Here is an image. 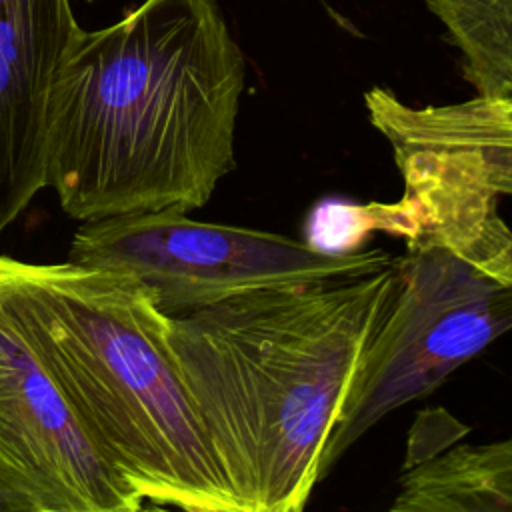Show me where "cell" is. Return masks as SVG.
I'll return each instance as SVG.
<instances>
[{"instance_id": "6da1fadb", "label": "cell", "mask_w": 512, "mask_h": 512, "mask_svg": "<svg viewBox=\"0 0 512 512\" xmlns=\"http://www.w3.org/2000/svg\"><path fill=\"white\" fill-rule=\"evenodd\" d=\"M246 62L216 0H142L84 30L48 96L46 186L92 222L202 208L236 166Z\"/></svg>"}, {"instance_id": "7a4b0ae2", "label": "cell", "mask_w": 512, "mask_h": 512, "mask_svg": "<svg viewBox=\"0 0 512 512\" xmlns=\"http://www.w3.org/2000/svg\"><path fill=\"white\" fill-rule=\"evenodd\" d=\"M398 284L372 270L170 316L168 344L240 512H298Z\"/></svg>"}, {"instance_id": "3957f363", "label": "cell", "mask_w": 512, "mask_h": 512, "mask_svg": "<svg viewBox=\"0 0 512 512\" xmlns=\"http://www.w3.org/2000/svg\"><path fill=\"white\" fill-rule=\"evenodd\" d=\"M0 308L146 506L240 512L172 356L170 316L146 284L116 268L0 254Z\"/></svg>"}, {"instance_id": "277c9868", "label": "cell", "mask_w": 512, "mask_h": 512, "mask_svg": "<svg viewBox=\"0 0 512 512\" xmlns=\"http://www.w3.org/2000/svg\"><path fill=\"white\" fill-rule=\"evenodd\" d=\"M398 172V200L350 206L360 238L384 230L406 248L394 256L398 284L326 444L324 474L386 414L512 330V226L498 198L438 172Z\"/></svg>"}, {"instance_id": "5b68a950", "label": "cell", "mask_w": 512, "mask_h": 512, "mask_svg": "<svg viewBox=\"0 0 512 512\" xmlns=\"http://www.w3.org/2000/svg\"><path fill=\"white\" fill-rule=\"evenodd\" d=\"M66 260L130 272L152 290L164 314L178 316L262 288L372 270L392 254L382 248L326 250L162 210L80 222Z\"/></svg>"}, {"instance_id": "8992f818", "label": "cell", "mask_w": 512, "mask_h": 512, "mask_svg": "<svg viewBox=\"0 0 512 512\" xmlns=\"http://www.w3.org/2000/svg\"><path fill=\"white\" fill-rule=\"evenodd\" d=\"M0 498L10 512H136L144 498L100 456L0 308Z\"/></svg>"}, {"instance_id": "52a82bcc", "label": "cell", "mask_w": 512, "mask_h": 512, "mask_svg": "<svg viewBox=\"0 0 512 512\" xmlns=\"http://www.w3.org/2000/svg\"><path fill=\"white\" fill-rule=\"evenodd\" d=\"M78 32L70 0H0V234L46 188L50 86Z\"/></svg>"}, {"instance_id": "ba28073f", "label": "cell", "mask_w": 512, "mask_h": 512, "mask_svg": "<svg viewBox=\"0 0 512 512\" xmlns=\"http://www.w3.org/2000/svg\"><path fill=\"white\" fill-rule=\"evenodd\" d=\"M394 512H512V434L456 444L410 460L390 504Z\"/></svg>"}, {"instance_id": "9c48e42d", "label": "cell", "mask_w": 512, "mask_h": 512, "mask_svg": "<svg viewBox=\"0 0 512 512\" xmlns=\"http://www.w3.org/2000/svg\"><path fill=\"white\" fill-rule=\"evenodd\" d=\"M476 96L512 102V0H426Z\"/></svg>"}, {"instance_id": "30bf717a", "label": "cell", "mask_w": 512, "mask_h": 512, "mask_svg": "<svg viewBox=\"0 0 512 512\" xmlns=\"http://www.w3.org/2000/svg\"><path fill=\"white\" fill-rule=\"evenodd\" d=\"M0 512H10V510H8V506H6V502H4L2 498H0Z\"/></svg>"}]
</instances>
